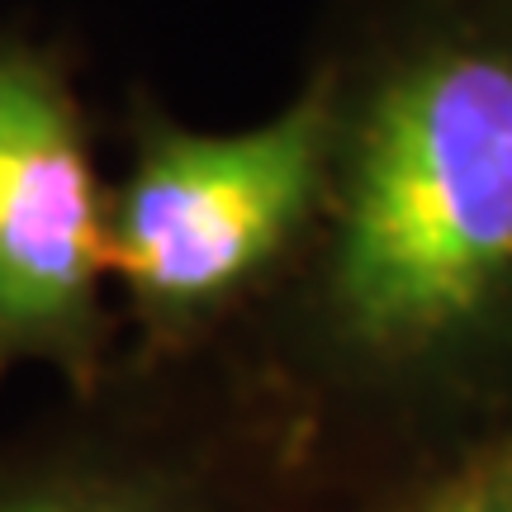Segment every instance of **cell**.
Wrapping results in <instances>:
<instances>
[{
	"label": "cell",
	"mask_w": 512,
	"mask_h": 512,
	"mask_svg": "<svg viewBox=\"0 0 512 512\" xmlns=\"http://www.w3.org/2000/svg\"><path fill=\"white\" fill-rule=\"evenodd\" d=\"M323 138L309 76L247 128H195L152 86L128 91L124 166L105 190V280L128 351H214L266 304L309 238Z\"/></svg>",
	"instance_id": "7a4b0ae2"
},
{
	"label": "cell",
	"mask_w": 512,
	"mask_h": 512,
	"mask_svg": "<svg viewBox=\"0 0 512 512\" xmlns=\"http://www.w3.org/2000/svg\"><path fill=\"white\" fill-rule=\"evenodd\" d=\"M328 512H512V422L337 494Z\"/></svg>",
	"instance_id": "5b68a950"
},
{
	"label": "cell",
	"mask_w": 512,
	"mask_h": 512,
	"mask_svg": "<svg viewBox=\"0 0 512 512\" xmlns=\"http://www.w3.org/2000/svg\"><path fill=\"white\" fill-rule=\"evenodd\" d=\"M105 190L76 57L0 29V389L15 366H48L91 389L124 351L105 280Z\"/></svg>",
	"instance_id": "277c9868"
},
{
	"label": "cell",
	"mask_w": 512,
	"mask_h": 512,
	"mask_svg": "<svg viewBox=\"0 0 512 512\" xmlns=\"http://www.w3.org/2000/svg\"><path fill=\"white\" fill-rule=\"evenodd\" d=\"M323 185L223 351L332 494L512 422V0H328Z\"/></svg>",
	"instance_id": "6da1fadb"
},
{
	"label": "cell",
	"mask_w": 512,
	"mask_h": 512,
	"mask_svg": "<svg viewBox=\"0 0 512 512\" xmlns=\"http://www.w3.org/2000/svg\"><path fill=\"white\" fill-rule=\"evenodd\" d=\"M332 498L223 347H124L100 384L0 441V512H328Z\"/></svg>",
	"instance_id": "3957f363"
}]
</instances>
